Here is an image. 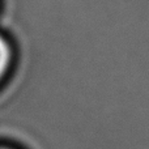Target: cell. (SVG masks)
<instances>
[{
    "mask_svg": "<svg viewBox=\"0 0 149 149\" xmlns=\"http://www.w3.org/2000/svg\"><path fill=\"white\" fill-rule=\"evenodd\" d=\"M10 62H12V47L5 37L0 34V80L7 73Z\"/></svg>",
    "mask_w": 149,
    "mask_h": 149,
    "instance_id": "6da1fadb",
    "label": "cell"
},
{
    "mask_svg": "<svg viewBox=\"0 0 149 149\" xmlns=\"http://www.w3.org/2000/svg\"><path fill=\"white\" fill-rule=\"evenodd\" d=\"M0 149H24L16 144H8V143H0Z\"/></svg>",
    "mask_w": 149,
    "mask_h": 149,
    "instance_id": "7a4b0ae2",
    "label": "cell"
}]
</instances>
